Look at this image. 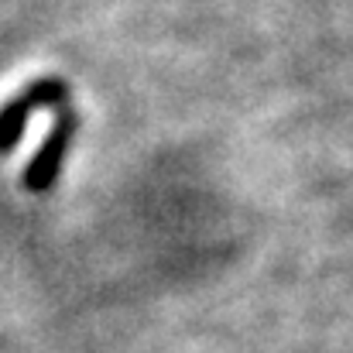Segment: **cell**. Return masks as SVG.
Wrapping results in <instances>:
<instances>
[{"label":"cell","mask_w":353,"mask_h":353,"mask_svg":"<svg viewBox=\"0 0 353 353\" xmlns=\"http://www.w3.org/2000/svg\"><path fill=\"white\" fill-rule=\"evenodd\" d=\"M69 103V83L59 76H41L17 90L3 107H0V154H10L17 141L28 130V120L41 110H65Z\"/></svg>","instance_id":"1"},{"label":"cell","mask_w":353,"mask_h":353,"mask_svg":"<svg viewBox=\"0 0 353 353\" xmlns=\"http://www.w3.org/2000/svg\"><path fill=\"white\" fill-rule=\"evenodd\" d=\"M76 127H79V117H76L72 110H59V117L52 123L48 137L38 144L34 158H31L28 168H24V179H21V182H24L28 192L41 196V192H48V189L59 182V172H62V165H65V154H69V148H72V141H76Z\"/></svg>","instance_id":"2"}]
</instances>
